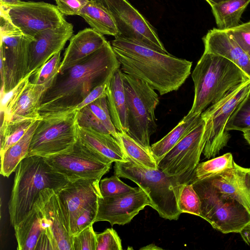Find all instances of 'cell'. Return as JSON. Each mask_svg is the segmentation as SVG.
Here are the masks:
<instances>
[{"label": "cell", "instance_id": "cell-21", "mask_svg": "<svg viewBox=\"0 0 250 250\" xmlns=\"http://www.w3.org/2000/svg\"><path fill=\"white\" fill-rule=\"evenodd\" d=\"M203 41L205 52L217 54L231 61L250 78V57L225 30H210Z\"/></svg>", "mask_w": 250, "mask_h": 250}, {"label": "cell", "instance_id": "cell-37", "mask_svg": "<svg viewBox=\"0 0 250 250\" xmlns=\"http://www.w3.org/2000/svg\"><path fill=\"white\" fill-rule=\"evenodd\" d=\"M99 187L103 197L128 193L136 188L124 183L120 179V177L116 175L101 180Z\"/></svg>", "mask_w": 250, "mask_h": 250}, {"label": "cell", "instance_id": "cell-26", "mask_svg": "<svg viewBox=\"0 0 250 250\" xmlns=\"http://www.w3.org/2000/svg\"><path fill=\"white\" fill-rule=\"evenodd\" d=\"M42 213L37 201L27 215L14 227L18 250H35L44 229Z\"/></svg>", "mask_w": 250, "mask_h": 250}, {"label": "cell", "instance_id": "cell-4", "mask_svg": "<svg viewBox=\"0 0 250 250\" xmlns=\"http://www.w3.org/2000/svg\"><path fill=\"white\" fill-rule=\"evenodd\" d=\"M191 77L194 97L188 116L202 113L231 89L250 80L236 64L217 54L204 52Z\"/></svg>", "mask_w": 250, "mask_h": 250}, {"label": "cell", "instance_id": "cell-34", "mask_svg": "<svg viewBox=\"0 0 250 250\" xmlns=\"http://www.w3.org/2000/svg\"><path fill=\"white\" fill-rule=\"evenodd\" d=\"M178 208L182 213L200 216L201 203L191 183L181 185L178 195Z\"/></svg>", "mask_w": 250, "mask_h": 250}, {"label": "cell", "instance_id": "cell-3", "mask_svg": "<svg viewBox=\"0 0 250 250\" xmlns=\"http://www.w3.org/2000/svg\"><path fill=\"white\" fill-rule=\"evenodd\" d=\"M69 181L39 156H27L15 171L8 210L11 225L14 227L33 208L42 190L46 188L56 192Z\"/></svg>", "mask_w": 250, "mask_h": 250}, {"label": "cell", "instance_id": "cell-39", "mask_svg": "<svg viewBox=\"0 0 250 250\" xmlns=\"http://www.w3.org/2000/svg\"><path fill=\"white\" fill-rule=\"evenodd\" d=\"M96 250H122L121 240L117 232L112 228L96 233Z\"/></svg>", "mask_w": 250, "mask_h": 250}, {"label": "cell", "instance_id": "cell-31", "mask_svg": "<svg viewBox=\"0 0 250 250\" xmlns=\"http://www.w3.org/2000/svg\"><path fill=\"white\" fill-rule=\"evenodd\" d=\"M37 120L39 119L24 118L8 121L1 120L0 155L20 140Z\"/></svg>", "mask_w": 250, "mask_h": 250}, {"label": "cell", "instance_id": "cell-20", "mask_svg": "<svg viewBox=\"0 0 250 250\" xmlns=\"http://www.w3.org/2000/svg\"><path fill=\"white\" fill-rule=\"evenodd\" d=\"M55 78L43 84L33 83L29 80L12 104L0 112L1 120L8 121L24 118L42 119L39 111L41 101Z\"/></svg>", "mask_w": 250, "mask_h": 250}, {"label": "cell", "instance_id": "cell-32", "mask_svg": "<svg viewBox=\"0 0 250 250\" xmlns=\"http://www.w3.org/2000/svg\"><path fill=\"white\" fill-rule=\"evenodd\" d=\"M120 143L128 160L142 167L158 169L157 163L151 152L127 133L118 132Z\"/></svg>", "mask_w": 250, "mask_h": 250}, {"label": "cell", "instance_id": "cell-25", "mask_svg": "<svg viewBox=\"0 0 250 250\" xmlns=\"http://www.w3.org/2000/svg\"><path fill=\"white\" fill-rule=\"evenodd\" d=\"M78 139L83 144L112 163L129 161L121 144L111 134H104L91 127L79 125Z\"/></svg>", "mask_w": 250, "mask_h": 250}, {"label": "cell", "instance_id": "cell-42", "mask_svg": "<svg viewBox=\"0 0 250 250\" xmlns=\"http://www.w3.org/2000/svg\"><path fill=\"white\" fill-rule=\"evenodd\" d=\"M58 10L63 15H79L89 0H55Z\"/></svg>", "mask_w": 250, "mask_h": 250}, {"label": "cell", "instance_id": "cell-33", "mask_svg": "<svg viewBox=\"0 0 250 250\" xmlns=\"http://www.w3.org/2000/svg\"><path fill=\"white\" fill-rule=\"evenodd\" d=\"M234 162L232 154L229 152L199 163L195 169L193 179H203L229 169L233 167Z\"/></svg>", "mask_w": 250, "mask_h": 250}, {"label": "cell", "instance_id": "cell-29", "mask_svg": "<svg viewBox=\"0 0 250 250\" xmlns=\"http://www.w3.org/2000/svg\"><path fill=\"white\" fill-rule=\"evenodd\" d=\"M79 16L83 18L91 28L103 35L116 37L118 35L110 14L103 5L95 0H89Z\"/></svg>", "mask_w": 250, "mask_h": 250}, {"label": "cell", "instance_id": "cell-46", "mask_svg": "<svg viewBox=\"0 0 250 250\" xmlns=\"http://www.w3.org/2000/svg\"><path fill=\"white\" fill-rule=\"evenodd\" d=\"M162 249L156 246L154 244H151L149 245L145 246L140 249V250H162Z\"/></svg>", "mask_w": 250, "mask_h": 250}, {"label": "cell", "instance_id": "cell-38", "mask_svg": "<svg viewBox=\"0 0 250 250\" xmlns=\"http://www.w3.org/2000/svg\"><path fill=\"white\" fill-rule=\"evenodd\" d=\"M73 250H96V233L93 225L72 236Z\"/></svg>", "mask_w": 250, "mask_h": 250}, {"label": "cell", "instance_id": "cell-44", "mask_svg": "<svg viewBox=\"0 0 250 250\" xmlns=\"http://www.w3.org/2000/svg\"><path fill=\"white\" fill-rule=\"evenodd\" d=\"M239 233L245 242L250 246V222L245 226Z\"/></svg>", "mask_w": 250, "mask_h": 250}, {"label": "cell", "instance_id": "cell-9", "mask_svg": "<svg viewBox=\"0 0 250 250\" xmlns=\"http://www.w3.org/2000/svg\"><path fill=\"white\" fill-rule=\"evenodd\" d=\"M78 111L39 121L27 156L47 157L71 149L78 140Z\"/></svg>", "mask_w": 250, "mask_h": 250}, {"label": "cell", "instance_id": "cell-11", "mask_svg": "<svg viewBox=\"0 0 250 250\" xmlns=\"http://www.w3.org/2000/svg\"><path fill=\"white\" fill-rule=\"evenodd\" d=\"M205 123L202 119L185 137L169 150L158 167L179 185L190 183L207 141Z\"/></svg>", "mask_w": 250, "mask_h": 250}, {"label": "cell", "instance_id": "cell-17", "mask_svg": "<svg viewBox=\"0 0 250 250\" xmlns=\"http://www.w3.org/2000/svg\"><path fill=\"white\" fill-rule=\"evenodd\" d=\"M73 33V25L66 21L57 28L38 32L30 45L29 71L36 72L55 54L61 52Z\"/></svg>", "mask_w": 250, "mask_h": 250}, {"label": "cell", "instance_id": "cell-28", "mask_svg": "<svg viewBox=\"0 0 250 250\" xmlns=\"http://www.w3.org/2000/svg\"><path fill=\"white\" fill-rule=\"evenodd\" d=\"M41 120L35 122L17 143L0 154V174L8 177L20 163L27 156L30 143Z\"/></svg>", "mask_w": 250, "mask_h": 250}, {"label": "cell", "instance_id": "cell-43", "mask_svg": "<svg viewBox=\"0 0 250 250\" xmlns=\"http://www.w3.org/2000/svg\"><path fill=\"white\" fill-rule=\"evenodd\" d=\"M107 83L108 82L101 84L93 89L74 109L79 111L84 106L94 102L98 99L106 96V91Z\"/></svg>", "mask_w": 250, "mask_h": 250}, {"label": "cell", "instance_id": "cell-48", "mask_svg": "<svg viewBox=\"0 0 250 250\" xmlns=\"http://www.w3.org/2000/svg\"><path fill=\"white\" fill-rule=\"evenodd\" d=\"M210 5L211 4L217 3L227 0H205Z\"/></svg>", "mask_w": 250, "mask_h": 250}, {"label": "cell", "instance_id": "cell-24", "mask_svg": "<svg viewBox=\"0 0 250 250\" xmlns=\"http://www.w3.org/2000/svg\"><path fill=\"white\" fill-rule=\"evenodd\" d=\"M106 100L112 123L118 132L127 133V107L123 72L118 68L107 83Z\"/></svg>", "mask_w": 250, "mask_h": 250}, {"label": "cell", "instance_id": "cell-12", "mask_svg": "<svg viewBox=\"0 0 250 250\" xmlns=\"http://www.w3.org/2000/svg\"><path fill=\"white\" fill-rule=\"evenodd\" d=\"M93 0L103 5L112 17L118 32L117 37L135 41L169 54L154 27L128 0Z\"/></svg>", "mask_w": 250, "mask_h": 250}, {"label": "cell", "instance_id": "cell-6", "mask_svg": "<svg viewBox=\"0 0 250 250\" xmlns=\"http://www.w3.org/2000/svg\"><path fill=\"white\" fill-rule=\"evenodd\" d=\"M127 107V134L151 152L150 136L157 129L155 110L159 103L155 90L145 82L123 72Z\"/></svg>", "mask_w": 250, "mask_h": 250}, {"label": "cell", "instance_id": "cell-45", "mask_svg": "<svg viewBox=\"0 0 250 250\" xmlns=\"http://www.w3.org/2000/svg\"><path fill=\"white\" fill-rule=\"evenodd\" d=\"M21 1V0H0V4L8 6L18 3Z\"/></svg>", "mask_w": 250, "mask_h": 250}, {"label": "cell", "instance_id": "cell-40", "mask_svg": "<svg viewBox=\"0 0 250 250\" xmlns=\"http://www.w3.org/2000/svg\"><path fill=\"white\" fill-rule=\"evenodd\" d=\"M225 31L250 57V21Z\"/></svg>", "mask_w": 250, "mask_h": 250}, {"label": "cell", "instance_id": "cell-15", "mask_svg": "<svg viewBox=\"0 0 250 250\" xmlns=\"http://www.w3.org/2000/svg\"><path fill=\"white\" fill-rule=\"evenodd\" d=\"M151 207L147 193L140 187L118 195L100 197L95 222L107 221L111 226L129 223L146 206Z\"/></svg>", "mask_w": 250, "mask_h": 250}, {"label": "cell", "instance_id": "cell-16", "mask_svg": "<svg viewBox=\"0 0 250 250\" xmlns=\"http://www.w3.org/2000/svg\"><path fill=\"white\" fill-rule=\"evenodd\" d=\"M101 179H81L69 181L56 192L68 224L71 235L78 216L102 197L99 183Z\"/></svg>", "mask_w": 250, "mask_h": 250}, {"label": "cell", "instance_id": "cell-13", "mask_svg": "<svg viewBox=\"0 0 250 250\" xmlns=\"http://www.w3.org/2000/svg\"><path fill=\"white\" fill-rule=\"evenodd\" d=\"M56 171L69 181L81 179H101L112 162L78 139L73 148L65 152L44 157Z\"/></svg>", "mask_w": 250, "mask_h": 250}, {"label": "cell", "instance_id": "cell-41", "mask_svg": "<svg viewBox=\"0 0 250 250\" xmlns=\"http://www.w3.org/2000/svg\"><path fill=\"white\" fill-rule=\"evenodd\" d=\"M98 208V203L85 209L77 218L71 235L72 236L95 223Z\"/></svg>", "mask_w": 250, "mask_h": 250}, {"label": "cell", "instance_id": "cell-18", "mask_svg": "<svg viewBox=\"0 0 250 250\" xmlns=\"http://www.w3.org/2000/svg\"><path fill=\"white\" fill-rule=\"evenodd\" d=\"M199 180L237 200L250 212V168L242 167L234 161L231 168Z\"/></svg>", "mask_w": 250, "mask_h": 250}, {"label": "cell", "instance_id": "cell-36", "mask_svg": "<svg viewBox=\"0 0 250 250\" xmlns=\"http://www.w3.org/2000/svg\"><path fill=\"white\" fill-rule=\"evenodd\" d=\"M61 60V52H59L55 54L31 76L30 82L35 84H43L55 78L59 73Z\"/></svg>", "mask_w": 250, "mask_h": 250}, {"label": "cell", "instance_id": "cell-8", "mask_svg": "<svg viewBox=\"0 0 250 250\" xmlns=\"http://www.w3.org/2000/svg\"><path fill=\"white\" fill-rule=\"evenodd\" d=\"M200 198V217L224 234L239 233L250 222V212L239 202L217 191L202 180L191 182Z\"/></svg>", "mask_w": 250, "mask_h": 250}, {"label": "cell", "instance_id": "cell-47", "mask_svg": "<svg viewBox=\"0 0 250 250\" xmlns=\"http://www.w3.org/2000/svg\"><path fill=\"white\" fill-rule=\"evenodd\" d=\"M243 132L245 139L250 146V129L245 130Z\"/></svg>", "mask_w": 250, "mask_h": 250}, {"label": "cell", "instance_id": "cell-23", "mask_svg": "<svg viewBox=\"0 0 250 250\" xmlns=\"http://www.w3.org/2000/svg\"><path fill=\"white\" fill-rule=\"evenodd\" d=\"M77 121L79 126L111 134L121 144L118 131L111 120L106 96L98 99L78 111Z\"/></svg>", "mask_w": 250, "mask_h": 250}, {"label": "cell", "instance_id": "cell-30", "mask_svg": "<svg viewBox=\"0 0 250 250\" xmlns=\"http://www.w3.org/2000/svg\"><path fill=\"white\" fill-rule=\"evenodd\" d=\"M250 0H227L210 5L218 29L227 30L239 24Z\"/></svg>", "mask_w": 250, "mask_h": 250}, {"label": "cell", "instance_id": "cell-14", "mask_svg": "<svg viewBox=\"0 0 250 250\" xmlns=\"http://www.w3.org/2000/svg\"><path fill=\"white\" fill-rule=\"evenodd\" d=\"M3 6L12 23L23 34L32 39L38 32L57 28L66 21L57 6L43 1H21Z\"/></svg>", "mask_w": 250, "mask_h": 250}, {"label": "cell", "instance_id": "cell-1", "mask_svg": "<svg viewBox=\"0 0 250 250\" xmlns=\"http://www.w3.org/2000/svg\"><path fill=\"white\" fill-rule=\"evenodd\" d=\"M120 64L106 41L99 49L55 77L40 103L42 119L74 110L97 86L109 81Z\"/></svg>", "mask_w": 250, "mask_h": 250}, {"label": "cell", "instance_id": "cell-10", "mask_svg": "<svg viewBox=\"0 0 250 250\" xmlns=\"http://www.w3.org/2000/svg\"><path fill=\"white\" fill-rule=\"evenodd\" d=\"M250 90V80L231 89L201 113V118L205 123L204 133L207 136L203 151L206 158L215 157L227 146L230 136L225 129L226 124L237 105Z\"/></svg>", "mask_w": 250, "mask_h": 250}, {"label": "cell", "instance_id": "cell-22", "mask_svg": "<svg viewBox=\"0 0 250 250\" xmlns=\"http://www.w3.org/2000/svg\"><path fill=\"white\" fill-rule=\"evenodd\" d=\"M106 41L104 35L91 28H85L73 35L64 52L59 73L62 72L93 53Z\"/></svg>", "mask_w": 250, "mask_h": 250}, {"label": "cell", "instance_id": "cell-2", "mask_svg": "<svg viewBox=\"0 0 250 250\" xmlns=\"http://www.w3.org/2000/svg\"><path fill=\"white\" fill-rule=\"evenodd\" d=\"M110 43L122 71L147 83L161 95L177 90L190 74L189 61L132 40L117 37Z\"/></svg>", "mask_w": 250, "mask_h": 250}, {"label": "cell", "instance_id": "cell-35", "mask_svg": "<svg viewBox=\"0 0 250 250\" xmlns=\"http://www.w3.org/2000/svg\"><path fill=\"white\" fill-rule=\"evenodd\" d=\"M225 129L244 131L250 129V90L237 105L229 118Z\"/></svg>", "mask_w": 250, "mask_h": 250}, {"label": "cell", "instance_id": "cell-19", "mask_svg": "<svg viewBox=\"0 0 250 250\" xmlns=\"http://www.w3.org/2000/svg\"><path fill=\"white\" fill-rule=\"evenodd\" d=\"M37 202L50 222L58 250H73L72 236L55 190L50 188L42 190Z\"/></svg>", "mask_w": 250, "mask_h": 250}, {"label": "cell", "instance_id": "cell-7", "mask_svg": "<svg viewBox=\"0 0 250 250\" xmlns=\"http://www.w3.org/2000/svg\"><path fill=\"white\" fill-rule=\"evenodd\" d=\"M0 95L18 85L30 72L29 50L34 39L26 36L11 21L7 12L0 11Z\"/></svg>", "mask_w": 250, "mask_h": 250}, {"label": "cell", "instance_id": "cell-5", "mask_svg": "<svg viewBox=\"0 0 250 250\" xmlns=\"http://www.w3.org/2000/svg\"><path fill=\"white\" fill-rule=\"evenodd\" d=\"M115 175L135 183L148 195L151 207L160 216L169 220H177L181 214L177 203L181 185L159 168H148L131 160L115 162Z\"/></svg>", "mask_w": 250, "mask_h": 250}, {"label": "cell", "instance_id": "cell-27", "mask_svg": "<svg viewBox=\"0 0 250 250\" xmlns=\"http://www.w3.org/2000/svg\"><path fill=\"white\" fill-rule=\"evenodd\" d=\"M201 113L186 115L178 124L159 141L151 146V152L157 165L164 156L185 137L201 120Z\"/></svg>", "mask_w": 250, "mask_h": 250}]
</instances>
